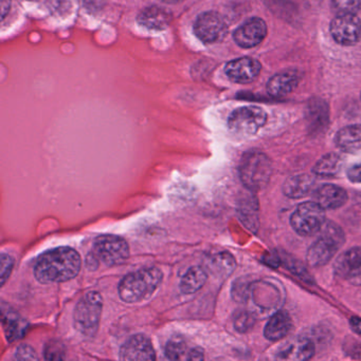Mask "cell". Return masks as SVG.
Masks as SVG:
<instances>
[{"label":"cell","instance_id":"obj_1","mask_svg":"<svg viewBox=\"0 0 361 361\" xmlns=\"http://www.w3.org/2000/svg\"><path fill=\"white\" fill-rule=\"evenodd\" d=\"M82 259L73 248L59 247L40 257L34 267V276L40 283H59L73 279L80 273Z\"/></svg>","mask_w":361,"mask_h":361},{"label":"cell","instance_id":"obj_2","mask_svg":"<svg viewBox=\"0 0 361 361\" xmlns=\"http://www.w3.org/2000/svg\"><path fill=\"white\" fill-rule=\"evenodd\" d=\"M162 271L157 267L129 274L119 284V296L126 303H139L153 296L162 281Z\"/></svg>","mask_w":361,"mask_h":361},{"label":"cell","instance_id":"obj_3","mask_svg":"<svg viewBox=\"0 0 361 361\" xmlns=\"http://www.w3.org/2000/svg\"><path fill=\"white\" fill-rule=\"evenodd\" d=\"M319 233L318 240L307 250V262L314 267L328 264L339 248L345 244V233L335 223L326 222Z\"/></svg>","mask_w":361,"mask_h":361},{"label":"cell","instance_id":"obj_4","mask_svg":"<svg viewBox=\"0 0 361 361\" xmlns=\"http://www.w3.org/2000/svg\"><path fill=\"white\" fill-rule=\"evenodd\" d=\"M273 175L271 159L260 152L244 154L239 163V178L248 190L258 191L264 188Z\"/></svg>","mask_w":361,"mask_h":361},{"label":"cell","instance_id":"obj_5","mask_svg":"<svg viewBox=\"0 0 361 361\" xmlns=\"http://www.w3.org/2000/svg\"><path fill=\"white\" fill-rule=\"evenodd\" d=\"M103 299L97 292H89L78 301L73 314L74 328L85 337H93L99 330Z\"/></svg>","mask_w":361,"mask_h":361},{"label":"cell","instance_id":"obj_6","mask_svg":"<svg viewBox=\"0 0 361 361\" xmlns=\"http://www.w3.org/2000/svg\"><path fill=\"white\" fill-rule=\"evenodd\" d=\"M267 114L258 106H244L231 112L228 128L235 137L247 139L254 137L266 124Z\"/></svg>","mask_w":361,"mask_h":361},{"label":"cell","instance_id":"obj_7","mask_svg":"<svg viewBox=\"0 0 361 361\" xmlns=\"http://www.w3.org/2000/svg\"><path fill=\"white\" fill-rule=\"evenodd\" d=\"M326 222L324 209L316 202H304L300 204L290 216L292 228L303 237L317 235L321 231Z\"/></svg>","mask_w":361,"mask_h":361},{"label":"cell","instance_id":"obj_8","mask_svg":"<svg viewBox=\"0 0 361 361\" xmlns=\"http://www.w3.org/2000/svg\"><path fill=\"white\" fill-rule=\"evenodd\" d=\"M93 256L107 267L125 262L129 257L127 242L117 235H105L97 238L93 245Z\"/></svg>","mask_w":361,"mask_h":361},{"label":"cell","instance_id":"obj_9","mask_svg":"<svg viewBox=\"0 0 361 361\" xmlns=\"http://www.w3.org/2000/svg\"><path fill=\"white\" fill-rule=\"evenodd\" d=\"M229 27L226 19L214 11L201 13L194 23L196 37L205 44L222 42L228 34Z\"/></svg>","mask_w":361,"mask_h":361},{"label":"cell","instance_id":"obj_10","mask_svg":"<svg viewBox=\"0 0 361 361\" xmlns=\"http://www.w3.org/2000/svg\"><path fill=\"white\" fill-rule=\"evenodd\" d=\"M331 34L341 46H355L361 40V20L356 15L336 16L331 23Z\"/></svg>","mask_w":361,"mask_h":361},{"label":"cell","instance_id":"obj_11","mask_svg":"<svg viewBox=\"0 0 361 361\" xmlns=\"http://www.w3.org/2000/svg\"><path fill=\"white\" fill-rule=\"evenodd\" d=\"M267 32L266 23L259 17H252L235 30L233 39L241 48H254L266 38Z\"/></svg>","mask_w":361,"mask_h":361},{"label":"cell","instance_id":"obj_12","mask_svg":"<svg viewBox=\"0 0 361 361\" xmlns=\"http://www.w3.org/2000/svg\"><path fill=\"white\" fill-rule=\"evenodd\" d=\"M121 361H156L152 341L143 334L129 337L120 349Z\"/></svg>","mask_w":361,"mask_h":361},{"label":"cell","instance_id":"obj_13","mask_svg":"<svg viewBox=\"0 0 361 361\" xmlns=\"http://www.w3.org/2000/svg\"><path fill=\"white\" fill-rule=\"evenodd\" d=\"M336 276L347 280L353 286H361V247L345 250L334 265Z\"/></svg>","mask_w":361,"mask_h":361},{"label":"cell","instance_id":"obj_14","mask_svg":"<svg viewBox=\"0 0 361 361\" xmlns=\"http://www.w3.org/2000/svg\"><path fill=\"white\" fill-rule=\"evenodd\" d=\"M262 65L252 57H241L229 61L225 73L229 80L237 84H250L260 75Z\"/></svg>","mask_w":361,"mask_h":361},{"label":"cell","instance_id":"obj_15","mask_svg":"<svg viewBox=\"0 0 361 361\" xmlns=\"http://www.w3.org/2000/svg\"><path fill=\"white\" fill-rule=\"evenodd\" d=\"M316 348L309 338L292 339L278 351L277 361H309L315 355Z\"/></svg>","mask_w":361,"mask_h":361},{"label":"cell","instance_id":"obj_16","mask_svg":"<svg viewBox=\"0 0 361 361\" xmlns=\"http://www.w3.org/2000/svg\"><path fill=\"white\" fill-rule=\"evenodd\" d=\"M349 200L347 191L343 187L334 184H324L314 192V202L324 210L338 209Z\"/></svg>","mask_w":361,"mask_h":361},{"label":"cell","instance_id":"obj_17","mask_svg":"<svg viewBox=\"0 0 361 361\" xmlns=\"http://www.w3.org/2000/svg\"><path fill=\"white\" fill-rule=\"evenodd\" d=\"M309 130L314 135H319L328 128L330 122V110L328 104L320 99H313L309 102L305 110Z\"/></svg>","mask_w":361,"mask_h":361},{"label":"cell","instance_id":"obj_18","mask_svg":"<svg viewBox=\"0 0 361 361\" xmlns=\"http://www.w3.org/2000/svg\"><path fill=\"white\" fill-rule=\"evenodd\" d=\"M138 23L153 31H161L170 27L173 21V14L167 8L158 6H148L138 14Z\"/></svg>","mask_w":361,"mask_h":361},{"label":"cell","instance_id":"obj_19","mask_svg":"<svg viewBox=\"0 0 361 361\" xmlns=\"http://www.w3.org/2000/svg\"><path fill=\"white\" fill-rule=\"evenodd\" d=\"M1 313L2 326H4L6 341L13 343L17 339L23 338L28 330V322L21 318L20 315L10 305L4 302L1 305Z\"/></svg>","mask_w":361,"mask_h":361},{"label":"cell","instance_id":"obj_20","mask_svg":"<svg viewBox=\"0 0 361 361\" xmlns=\"http://www.w3.org/2000/svg\"><path fill=\"white\" fill-rule=\"evenodd\" d=\"M300 76L295 71L276 74L267 82V92L271 97H282L292 93L298 87Z\"/></svg>","mask_w":361,"mask_h":361},{"label":"cell","instance_id":"obj_21","mask_svg":"<svg viewBox=\"0 0 361 361\" xmlns=\"http://www.w3.org/2000/svg\"><path fill=\"white\" fill-rule=\"evenodd\" d=\"M292 329V320L286 311L273 314L264 329V335L268 341H278L290 334Z\"/></svg>","mask_w":361,"mask_h":361},{"label":"cell","instance_id":"obj_22","mask_svg":"<svg viewBox=\"0 0 361 361\" xmlns=\"http://www.w3.org/2000/svg\"><path fill=\"white\" fill-rule=\"evenodd\" d=\"M315 185V179L307 173L292 176L283 185V192L290 199H300L307 195Z\"/></svg>","mask_w":361,"mask_h":361},{"label":"cell","instance_id":"obj_23","mask_svg":"<svg viewBox=\"0 0 361 361\" xmlns=\"http://www.w3.org/2000/svg\"><path fill=\"white\" fill-rule=\"evenodd\" d=\"M337 146L345 152H356L361 150V125H350L341 129L335 137Z\"/></svg>","mask_w":361,"mask_h":361},{"label":"cell","instance_id":"obj_24","mask_svg":"<svg viewBox=\"0 0 361 361\" xmlns=\"http://www.w3.org/2000/svg\"><path fill=\"white\" fill-rule=\"evenodd\" d=\"M207 279L208 274L203 267H192L182 278L180 290L184 295L194 294L205 286Z\"/></svg>","mask_w":361,"mask_h":361},{"label":"cell","instance_id":"obj_25","mask_svg":"<svg viewBox=\"0 0 361 361\" xmlns=\"http://www.w3.org/2000/svg\"><path fill=\"white\" fill-rule=\"evenodd\" d=\"M343 166V159L337 154H328L322 157L315 166L313 173L319 177H334Z\"/></svg>","mask_w":361,"mask_h":361},{"label":"cell","instance_id":"obj_26","mask_svg":"<svg viewBox=\"0 0 361 361\" xmlns=\"http://www.w3.org/2000/svg\"><path fill=\"white\" fill-rule=\"evenodd\" d=\"M237 267L235 257L229 252L215 255L210 261L209 269L212 274L220 278H226L235 271Z\"/></svg>","mask_w":361,"mask_h":361},{"label":"cell","instance_id":"obj_27","mask_svg":"<svg viewBox=\"0 0 361 361\" xmlns=\"http://www.w3.org/2000/svg\"><path fill=\"white\" fill-rule=\"evenodd\" d=\"M254 199L248 200V201H243L239 206V214L241 216V220L243 221L244 224L251 229V231H256L258 229V203L256 201H252Z\"/></svg>","mask_w":361,"mask_h":361},{"label":"cell","instance_id":"obj_28","mask_svg":"<svg viewBox=\"0 0 361 361\" xmlns=\"http://www.w3.org/2000/svg\"><path fill=\"white\" fill-rule=\"evenodd\" d=\"M256 315L252 311H237L233 317V326L239 333H247L254 328Z\"/></svg>","mask_w":361,"mask_h":361},{"label":"cell","instance_id":"obj_29","mask_svg":"<svg viewBox=\"0 0 361 361\" xmlns=\"http://www.w3.org/2000/svg\"><path fill=\"white\" fill-rule=\"evenodd\" d=\"M187 343L182 337H174L165 345V357L169 361H180L186 353Z\"/></svg>","mask_w":361,"mask_h":361},{"label":"cell","instance_id":"obj_30","mask_svg":"<svg viewBox=\"0 0 361 361\" xmlns=\"http://www.w3.org/2000/svg\"><path fill=\"white\" fill-rule=\"evenodd\" d=\"M66 356L65 345L61 341L52 339L45 345V361H64Z\"/></svg>","mask_w":361,"mask_h":361},{"label":"cell","instance_id":"obj_31","mask_svg":"<svg viewBox=\"0 0 361 361\" xmlns=\"http://www.w3.org/2000/svg\"><path fill=\"white\" fill-rule=\"evenodd\" d=\"M361 8V0H332V10L337 16L356 15Z\"/></svg>","mask_w":361,"mask_h":361},{"label":"cell","instance_id":"obj_32","mask_svg":"<svg viewBox=\"0 0 361 361\" xmlns=\"http://www.w3.org/2000/svg\"><path fill=\"white\" fill-rule=\"evenodd\" d=\"M251 286L252 282L249 281L247 278H239V279H237V281L233 283L232 290H231L232 298L235 299L237 302H247L248 299H249Z\"/></svg>","mask_w":361,"mask_h":361},{"label":"cell","instance_id":"obj_33","mask_svg":"<svg viewBox=\"0 0 361 361\" xmlns=\"http://www.w3.org/2000/svg\"><path fill=\"white\" fill-rule=\"evenodd\" d=\"M15 361H40L37 353L33 348L28 345H21L17 348L14 354Z\"/></svg>","mask_w":361,"mask_h":361},{"label":"cell","instance_id":"obj_34","mask_svg":"<svg viewBox=\"0 0 361 361\" xmlns=\"http://www.w3.org/2000/svg\"><path fill=\"white\" fill-rule=\"evenodd\" d=\"M1 267H0V281H1V286L6 284V280L10 277L12 273L13 267H14V259L10 255L1 254V259H0Z\"/></svg>","mask_w":361,"mask_h":361},{"label":"cell","instance_id":"obj_35","mask_svg":"<svg viewBox=\"0 0 361 361\" xmlns=\"http://www.w3.org/2000/svg\"><path fill=\"white\" fill-rule=\"evenodd\" d=\"M343 352L352 360H361V341L348 338L343 343Z\"/></svg>","mask_w":361,"mask_h":361},{"label":"cell","instance_id":"obj_36","mask_svg":"<svg viewBox=\"0 0 361 361\" xmlns=\"http://www.w3.org/2000/svg\"><path fill=\"white\" fill-rule=\"evenodd\" d=\"M187 361H205V351L199 347L193 348L188 353Z\"/></svg>","mask_w":361,"mask_h":361},{"label":"cell","instance_id":"obj_37","mask_svg":"<svg viewBox=\"0 0 361 361\" xmlns=\"http://www.w3.org/2000/svg\"><path fill=\"white\" fill-rule=\"evenodd\" d=\"M348 178L351 182L361 183V163L354 165L348 171Z\"/></svg>","mask_w":361,"mask_h":361},{"label":"cell","instance_id":"obj_38","mask_svg":"<svg viewBox=\"0 0 361 361\" xmlns=\"http://www.w3.org/2000/svg\"><path fill=\"white\" fill-rule=\"evenodd\" d=\"M350 326L356 334L361 335V318L352 317L350 319Z\"/></svg>","mask_w":361,"mask_h":361},{"label":"cell","instance_id":"obj_39","mask_svg":"<svg viewBox=\"0 0 361 361\" xmlns=\"http://www.w3.org/2000/svg\"><path fill=\"white\" fill-rule=\"evenodd\" d=\"M11 2L12 0H1L0 1V6H1V18L4 19L6 17V13L8 12L11 8Z\"/></svg>","mask_w":361,"mask_h":361},{"label":"cell","instance_id":"obj_40","mask_svg":"<svg viewBox=\"0 0 361 361\" xmlns=\"http://www.w3.org/2000/svg\"><path fill=\"white\" fill-rule=\"evenodd\" d=\"M161 1L165 2V4H179V2L184 1V0H161Z\"/></svg>","mask_w":361,"mask_h":361},{"label":"cell","instance_id":"obj_41","mask_svg":"<svg viewBox=\"0 0 361 361\" xmlns=\"http://www.w3.org/2000/svg\"><path fill=\"white\" fill-rule=\"evenodd\" d=\"M30 1H36V0H30Z\"/></svg>","mask_w":361,"mask_h":361},{"label":"cell","instance_id":"obj_42","mask_svg":"<svg viewBox=\"0 0 361 361\" xmlns=\"http://www.w3.org/2000/svg\"><path fill=\"white\" fill-rule=\"evenodd\" d=\"M360 99H361V94H360Z\"/></svg>","mask_w":361,"mask_h":361}]
</instances>
